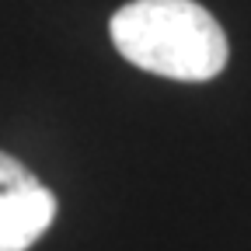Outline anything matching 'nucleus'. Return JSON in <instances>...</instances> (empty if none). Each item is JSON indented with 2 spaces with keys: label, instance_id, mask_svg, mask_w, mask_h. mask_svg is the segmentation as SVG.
Listing matches in <instances>:
<instances>
[{
  "label": "nucleus",
  "instance_id": "nucleus-1",
  "mask_svg": "<svg viewBox=\"0 0 251 251\" xmlns=\"http://www.w3.org/2000/svg\"><path fill=\"white\" fill-rule=\"evenodd\" d=\"M108 31L122 59L168 80H213L230 56L220 21L196 0H133Z\"/></svg>",
  "mask_w": 251,
  "mask_h": 251
},
{
  "label": "nucleus",
  "instance_id": "nucleus-2",
  "mask_svg": "<svg viewBox=\"0 0 251 251\" xmlns=\"http://www.w3.org/2000/svg\"><path fill=\"white\" fill-rule=\"evenodd\" d=\"M56 220V196L0 150V251H28Z\"/></svg>",
  "mask_w": 251,
  "mask_h": 251
}]
</instances>
